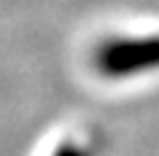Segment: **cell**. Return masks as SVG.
Instances as JSON below:
<instances>
[{
  "instance_id": "obj_1",
  "label": "cell",
  "mask_w": 159,
  "mask_h": 156,
  "mask_svg": "<svg viewBox=\"0 0 159 156\" xmlns=\"http://www.w3.org/2000/svg\"><path fill=\"white\" fill-rule=\"evenodd\" d=\"M97 70L111 78H127V75L159 70V35L116 38L102 43V49L97 51Z\"/></svg>"
},
{
  "instance_id": "obj_2",
  "label": "cell",
  "mask_w": 159,
  "mask_h": 156,
  "mask_svg": "<svg viewBox=\"0 0 159 156\" xmlns=\"http://www.w3.org/2000/svg\"><path fill=\"white\" fill-rule=\"evenodd\" d=\"M54 156H89V154H86L84 148L73 145V143H62V145L54 151Z\"/></svg>"
}]
</instances>
